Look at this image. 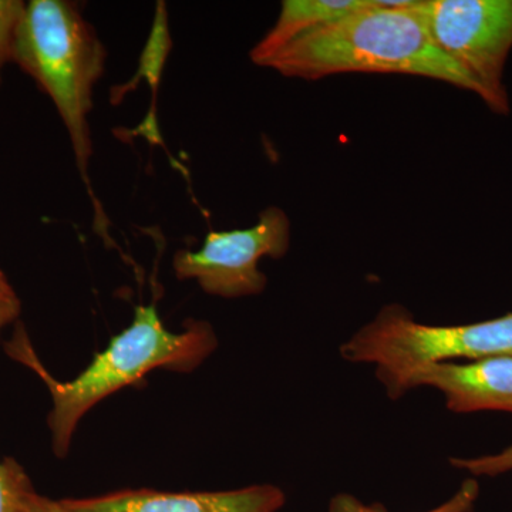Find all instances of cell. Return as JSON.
Here are the masks:
<instances>
[{"instance_id":"obj_2","label":"cell","mask_w":512,"mask_h":512,"mask_svg":"<svg viewBox=\"0 0 512 512\" xmlns=\"http://www.w3.org/2000/svg\"><path fill=\"white\" fill-rule=\"evenodd\" d=\"M414 3L369 0L365 8L299 37L266 67L305 80L346 73L407 74L481 96L470 74L431 40Z\"/></svg>"},{"instance_id":"obj_13","label":"cell","mask_w":512,"mask_h":512,"mask_svg":"<svg viewBox=\"0 0 512 512\" xmlns=\"http://www.w3.org/2000/svg\"><path fill=\"white\" fill-rule=\"evenodd\" d=\"M25 9L26 3L20 0H0V77L5 63L12 60L16 30Z\"/></svg>"},{"instance_id":"obj_4","label":"cell","mask_w":512,"mask_h":512,"mask_svg":"<svg viewBox=\"0 0 512 512\" xmlns=\"http://www.w3.org/2000/svg\"><path fill=\"white\" fill-rule=\"evenodd\" d=\"M343 360L373 365L387 396L399 399L420 367L512 355V312L470 325H424L400 305L384 306L339 349Z\"/></svg>"},{"instance_id":"obj_1","label":"cell","mask_w":512,"mask_h":512,"mask_svg":"<svg viewBox=\"0 0 512 512\" xmlns=\"http://www.w3.org/2000/svg\"><path fill=\"white\" fill-rule=\"evenodd\" d=\"M217 335L210 323L188 319L183 332H170L160 318L156 302L138 305L133 322L93 362L69 382H59L40 362L26 330L19 326L6 352L40 377L52 397L49 414L53 451L69 454L73 434L90 410L124 387L141 382L153 370L190 373L215 352Z\"/></svg>"},{"instance_id":"obj_5","label":"cell","mask_w":512,"mask_h":512,"mask_svg":"<svg viewBox=\"0 0 512 512\" xmlns=\"http://www.w3.org/2000/svg\"><path fill=\"white\" fill-rule=\"evenodd\" d=\"M427 32L481 90L491 110H510L504 67L512 49V0H416Z\"/></svg>"},{"instance_id":"obj_7","label":"cell","mask_w":512,"mask_h":512,"mask_svg":"<svg viewBox=\"0 0 512 512\" xmlns=\"http://www.w3.org/2000/svg\"><path fill=\"white\" fill-rule=\"evenodd\" d=\"M60 501L70 512H278L286 503V495L276 485L259 484L197 493H164L141 488Z\"/></svg>"},{"instance_id":"obj_3","label":"cell","mask_w":512,"mask_h":512,"mask_svg":"<svg viewBox=\"0 0 512 512\" xmlns=\"http://www.w3.org/2000/svg\"><path fill=\"white\" fill-rule=\"evenodd\" d=\"M12 60L55 104L72 141L77 168L90 187L89 114L94 86L106 64V49L96 30L72 2L32 0L16 30Z\"/></svg>"},{"instance_id":"obj_12","label":"cell","mask_w":512,"mask_h":512,"mask_svg":"<svg viewBox=\"0 0 512 512\" xmlns=\"http://www.w3.org/2000/svg\"><path fill=\"white\" fill-rule=\"evenodd\" d=\"M451 466L473 477H495L512 471V446L497 454L476 458H451Z\"/></svg>"},{"instance_id":"obj_9","label":"cell","mask_w":512,"mask_h":512,"mask_svg":"<svg viewBox=\"0 0 512 512\" xmlns=\"http://www.w3.org/2000/svg\"><path fill=\"white\" fill-rule=\"evenodd\" d=\"M367 5L369 0H285L275 25L252 47L249 57L252 63L266 67L299 37Z\"/></svg>"},{"instance_id":"obj_14","label":"cell","mask_w":512,"mask_h":512,"mask_svg":"<svg viewBox=\"0 0 512 512\" xmlns=\"http://www.w3.org/2000/svg\"><path fill=\"white\" fill-rule=\"evenodd\" d=\"M20 301L6 275L0 271V332L18 318Z\"/></svg>"},{"instance_id":"obj_15","label":"cell","mask_w":512,"mask_h":512,"mask_svg":"<svg viewBox=\"0 0 512 512\" xmlns=\"http://www.w3.org/2000/svg\"><path fill=\"white\" fill-rule=\"evenodd\" d=\"M20 512H70L60 500H50L37 494L33 485L23 494L22 507Z\"/></svg>"},{"instance_id":"obj_10","label":"cell","mask_w":512,"mask_h":512,"mask_svg":"<svg viewBox=\"0 0 512 512\" xmlns=\"http://www.w3.org/2000/svg\"><path fill=\"white\" fill-rule=\"evenodd\" d=\"M480 495V485L476 478H467L461 487L458 488L453 497L448 498L446 503L433 508L427 512H471ZM329 512H389L380 504H365L355 495L340 493L333 495L329 501Z\"/></svg>"},{"instance_id":"obj_11","label":"cell","mask_w":512,"mask_h":512,"mask_svg":"<svg viewBox=\"0 0 512 512\" xmlns=\"http://www.w3.org/2000/svg\"><path fill=\"white\" fill-rule=\"evenodd\" d=\"M30 485L28 474L15 460L0 461V512H20L23 494Z\"/></svg>"},{"instance_id":"obj_8","label":"cell","mask_w":512,"mask_h":512,"mask_svg":"<svg viewBox=\"0 0 512 512\" xmlns=\"http://www.w3.org/2000/svg\"><path fill=\"white\" fill-rule=\"evenodd\" d=\"M416 387L439 390L454 413H512V355L423 366L406 380L404 393Z\"/></svg>"},{"instance_id":"obj_6","label":"cell","mask_w":512,"mask_h":512,"mask_svg":"<svg viewBox=\"0 0 512 512\" xmlns=\"http://www.w3.org/2000/svg\"><path fill=\"white\" fill-rule=\"evenodd\" d=\"M291 245V221L281 208H266L252 227L212 231L197 251L180 249L174 272L180 281H195L205 293L244 298L264 292L262 258H284Z\"/></svg>"}]
</instances>
